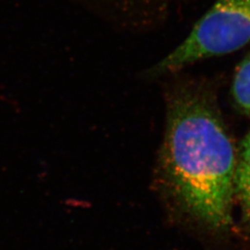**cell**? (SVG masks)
<instances>
[{"instance_id":"cell-1","label":"cell","mask_w":250,"mask_h":250,"mask_svg":"<svg viewBox=\"0 0 250 250\" xmlns=\"http://www.w3.org/2000/svg\"><path fill=\"white\" fill-rule=\"evenodd\" d=\"M166 128L154 184L164 206L213 232L232 224L236 159L211 91L178 79L165 94Z\"/></svg>"},{"instance_id":"cell-2","label":"cell","mask_w":250,"mask_h":250,"mask_svg":"<svg viewBox=\"0 0 250 250\" xmlns=\"http://www.w3.org/2000/svg\"><path fill=\"white\" fill-rule=\"evenodd\" d=\"M250 43V0H215L188 37L146 72L174 74L188 65L232 53Z\"/></svg>"},{"instance_id":"cell-3","label":"cell","mask_w":250,"mask_h":250,"mask_svg":"<svg viewBox=\"0 0 250 250\" xmlns=\"http://www.w3.org/2000/svg\"><path fill=\"white\" fill-rule=\"evenodd\" d=\"M232 98L238 107L250 115V52L237 66L232 80Z\"/></svg>"},{"instance_id":"cell-4","label":"cell","mask_w":250,"mask_h":250,"mask_svg":"<svg viewBox=\"0 0 250 250\" xmlns=\"http://www.w3.org/2000/svg\"><path fill=\"white\" fill-rule=\"evenodd\" d=\"M250 180V132L243 140L240 159L236 165L234 188H236Z\"/></svg>"},{"instance_id":"cell-5","label":"cell","mask_w":250,"mask_h":250,"mask_svg":"<svg viewBox=\"0 0 250 250\" xmlns=\"http://www.w3.org/2000/svg\"><path fill=\"white\" fill-rule=\"evenodd\" d=\"M235 193L241 200L244 219L250 226V180L235 188Z\"/></svg>"}]
</instances>
